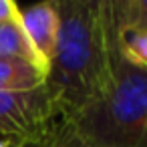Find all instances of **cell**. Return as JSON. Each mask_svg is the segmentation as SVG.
<instances>
[{
    "label": "cell",
    "mask_w": 147,
    "mask_h": 147,
    "mask_svg": "<svg viewBox=\"0 0 147 147\" xmlns=\"http://www.w3.org/2000/svg\"><path fill=\"white\" fill-rule=\"evenodd\" d=\"M59 36L45 87L65 121L75 117L111 81V65L97 20L75 0H55Z\"/></svg>",
    "instance_id": "6da1fadb"
},
{
    "label": "cell",
    "mask_w": 147,
    "mask_h": 147,
    "mask_svg": "<svg viewBox=\"0 0 147 147\" xmlns=\"http://www.w3.org/2000/svg\"><path fill=\"white\" fill-rule=\"evenodd\" d=\"M67 123L89 147H147V71L119 57L107 87Z\"/></svg>",
    "instance_id": "7a4b0ae2"
},
{
    "label": "cell",
    "mask_w": 147,
    "mask_h": 147,
    "mask_svg": "<svg viewBox=\"0 0 147 147\" xmlns=\"http://www.w3.org/2000/svg\"><path fill=\"white\" fill-rule=\"evenodd\" d=\"M65 123L67 121L47 87L0 93L2 137H12L22 143H53Z\"/></svg>",
    "instance_id": "3957f363"
},
{
    "label": "cell",
    "mask_w": 147,
    "mask_h": 147,
    "mask_svg": "<svg viewBox=\"0 0 147 147\" xmlns=\"http://www.w3.org/2000/svg\"><path fill=\"white\" fill-rule=\"evenodd\" d=\"M20 24L40 57V61L51 67L55 47H57V36H59V8L55 0H42V2L20 10Z\"/></svg>",
    "instance_id": "277c9868"
},
{
    "label": "cell",
    "mask_w": 147,
    "mask_h": 147,
    "mask_svg": "<svg viewBox=\"0 0 147 147\" xmlns=\"http://www.w3.org/2000/svg\"><path fill=\"white\" fill-rule=\"evenodd\" d=\"M47 73L20 59H0V93L45 87Z\"/></svg>",
    "instance_id": "5b68a950"
},
{
    "label": "cell",
    "mask_w": 147,
    "mask_h": 147,
    "mask_svg": "<svg viewBox=\"0 0 147 147\" xmlns=\"http://www.w3.org/2000/svg\"><path fill=\"white\" fill-rule=\"evenodd\" d=\"M0 59H20V61H26L34 67L42 69L49 75V69L40 61L36 51L32 49V45L20 24V18L0 22Z\"/></svg>",
    "instance_id": "8992f818"
},
{
    "label": "cell",
    "mask_w": 147,
    "mask_h": 147,
    "mask_svg": "<svg viewBox=\"0 0 147 147\" xmlns=\"http://www.w3.org/2000/svg\"><path fill=\"white\" fill-rule=\"evenodd\" d=\"M131 0H105L103 10V40H105V53L113 71V65L117 63L119 55V40L127 24Z\"/></svg>",
    "instance_id": "52a82bcc"
},
{
    "label": "cell",
    "mask_w": 147,
    "mask_h": 147,
    "mask_svg": "<svg viewBox=\"0 0 147 147\" xmlns=\"http://www.w3.org/2000/svg\"><path fill=\"white\" fill-rule=\"evenodd\" d=\"M119 55L127 63L147 71V28L123 30L119 40Z\"/></svg>",
    "instance_id": "ba28073f"
},
{
    "label": "cell",
    "mask_w": 147,
    "mask_h": 147,
    "mask_svg": "<svg viewBox=\"0 0 147 147\" xmlns=\"http://www.w3.org/2000/svg\"><path fill=\"white\" fill-rule=\"evenodd\" d=\"M127 28H147V0H131L125 30Z\"/></svg>",
    "instance_id": "9c48e42d"
},
{
    "label": "cell",
    "mask_w": 147,
    "mask_h": 147,
    "mask_svg": "<svg viewBox=\"0 0 147 147\" xmlns=\"http://www.w3.org/2000/svg\"><path fill=\"white\" fill-rule=\"evenodd\" d=\"M51 147H89V145H87L85 141H81V139L73 133V129L69 127V123H65V125L59 129V133L55 135Z\"/></svg>",
    "instance_id": "30bf717a"
},
{
    "label": "cell",
    "mask_w": 147,
    "mask_h": 147,
    "mask_svg": "<svg viewBox=\"0 0 147 147\" xmlns=\"http://www.w3.org/2000/svg\"><path fill=\"white\" fill-rule=\"evenodd\" d=\"M77 4H81L99 24L101 28V34H103V10H105V0H75ZM105 42V40H103Z\"/></svg>",
    "instance_id": "8fae6325"
},
{
    "label": "cell",
    "mask_w": 147,
    "mask_h": 147,
    "mask_svg": "<svg viewBox=\"0 0 147 147\" xmlns=\"http://www.w3.org/2000/svg\"><path fill=\"white\" fill-rule=\"evenodd\" d=\"M18 18H20V8L16 0H0V22L18 20Z\"/></svg>",
    "instance_id": "7c38bea8"
},
{
    "label": "cell",
    "mask_w": 147,
    "mask_h": 147,
    "mask_svg": "<svg viewBox=\"0 0 147 147\" xmlns=\"http://www.w3.org/2000/svg\"><path fill=\"white\" fill-rule=\"evenodd\" d=\"M24 143L18 141V139H12V137H2L0 135V147H22Z\"/></svg>",
    "instance_id": "4fadbf2b"
},
{
    "label": "cell",
    "mask_w": 147,
    "mask_h": 147,
    "mask_svg": "<svg viewBox=\"0 0 147 147\" xmlns=\"http://www.w3.org/2000/svg\"><path fill=\"white\" fill-rule=\"evenodd\" d=\"M22 147H51V143H24Z\"/></svg>",
    "instance_id": "5bb4252c"
}]
</instances>
